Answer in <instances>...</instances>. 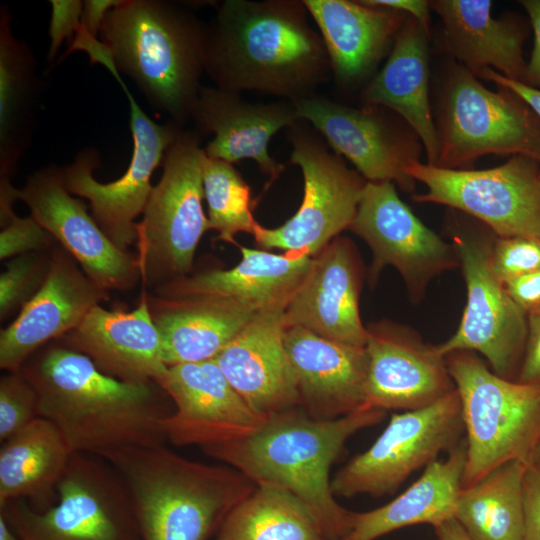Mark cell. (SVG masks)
I'll return each instance as SVG.
<instances>
[{
	"instance_id": "cell-12",
	"label": "cell",
	"mask_w": 540,
	"mask_h": 540,
	"mask_svg": "<svg viewBox=\"0 0 540 540\" xmlns=\"http://www.w3.org/2000/svg\"><path fill=\"white\" fill-rule=\"evenodd\" d=\"M464 433L456 389L425 407L394 413L374 443L334 475L332 491L344 498L393 494L414 471L452 450Z\"/></svg>"
},
{
	"instance_id": "cell-27",
	"label": "cell",
	"mask_w": 540,
	"mask_h": 540,
	"mask_svg": "<svg viewBox=\"0 0 540 540\" xmlns=\"http://www.w3.org/2000/svg\"><path fill=\"white\" fill-rule=\"evenodd\" d=\"M144 291L167 366L214 359L256 314L228 298H163Z\"/></svg>"
},
{
	"instance_id": "cell-30",
	"label": "cell",
	"mask_w": 540,
	"mask_h": 540,
	"mask_svg": "<svg viewBox=\"0 0 540 540\" xmlns=\"http://www.w3.org/2000/svg\"><path fill=\"white\" fill-rule=\"evenodd\" d=\"M428 33L414 18L398 31L391 54L365 90L367 102L397 112L421 139L428 164L436 165L440 141L428 97Z\"/></svg>"
},
{
	"instance_id": "cell-29",
	"label": "cell",
	"mask_w": 540,
	"mask_h": 540,
	"mask_svg": "<svg viewBox=\"0 0 540 540\" xmlns=\"http://www.w3.org/2000/svg\"><path fill=\"white\" fill-rule=\"evenodd\" d=\"M319 27L336 76L350 82L366 75L404 23L401 12L346 0L303 1Z\"/></svg>"
},
{
	"instance_id": "cell-47",
	"label": "cell",
	"mask_w": 540,
	"mask_h": 540,
	"mask_svg": "<svg viewBox=\"0 0 540 540\" xmlns=\"http://www.w3.org/2000/svg\"><path fill=\"white\" fill-rule=\"evenodd\" d=\"M361 3L373 6L383 7L394 11L407 13L410 17L416 19L429 34L430 2L423 0H366Z\"/></svg>"
},
{
	"instance_id": "cell-9",
	"label": "cell",
	"mask_w": 540,
	"mask_h": 540,
	"mask_svg": "<svg viewBox=\"0 0 540 540\" xmlns=\"http://www.w3.org/2000/svg\"><path fill=\"white\" fill-rule=\"evenodd\" d=\"M448 229L459 258L467 302L455 333L437 345L446 356L456 351L480 353L498 376L517 381L527 338V314L512 300L494 274V233L485 225L453 217Z\"/></svg>"
},
{
	"instance_id": "cell-3",
	"label": "cell",
	"mask_w": 540,
	"mask_h": 540,
	"mask_svg": "<svg viewBox=\"0 0 540 540\" xmlns=\"http://www.w3.org/2000/svg\"><path fill=\"white\" fill-rule=\"evenodd\" d=\"M304 4L225 1L206 28L205 70L221 90L302 98L325 76L328 54Z\"/></svg>"
},
{
	"instance_id": "cell-42",
	"label": "cell",
	"mask_w": 540,
	"mask_h": 540,
	"mask_svg": "<svg viewBox=\"0 0 540 540\" xmlns=\"http://www.w3.org/2000/svg\"><path fill=\"white\" fill-rule=\"evenodd\" d=\"M524 540H540V468L528 465L523 482Z\"/></svg>"
},
{
	"instance_id": "cell-23",
	"label": "cell",
	"mask_w": 540,
	"mask_h": 540,
	"mask_svg": "<svg viewBox=\"0 0 540 540\" xmlns=\"http://www.w3.org/2000/svg\"><path fill=\"white\" fill-rule=\"evenodd\" d=\"M58 340L87 356L102 373L123 382H156L168 369L144 290L134 310L96 305Z\"/></svg>"
},
{
	"instance_id": "cell-33",
	"label": "cell",
	"mask_w": 540,
	"mask_h": 540,
	"mask_svg": "<svg viewBox=\"0 0 540 540\" xmlns=\"http://www.w3.org/2000/svg\"><path fill=\"white\" fill-rule=\"evenodd\" d=\"M36 62L17 40L8 10L0 12V183L11 182L29 147L38 100Z\"/></svg>"
},
{
	"instance_id": "cell-26",
	"label": "cell",
	"mask_w": 540,
	"mask_h": 540,
	"mask_svg": "<svg viewBox=\"0 0 540 540\" xmlns=\"http://www.w3.org/2000/svg\"><path fill=\"white\" fill-rule=\"evenodd\" d=\"M192 117L200 130L214 134L204 149L208 157L229 163L252 159L271 180L283 166L270 157L268 144L298 119L294 106L249 104L236 93L208 87H201Z\"/></svg>"
},
{
	"instance_id": "cell-28",
	"label": "cell",
	"mask_w": 540,
	"mask_h": 540,
	"mask_svg": "<svg viewBox=\"0 0 540 540\" xmlns=\"http://www.w3.org/2000/svg\"><path fill=\"white\" fill-rule=\"evenodd\" d=\"M430 7L442 19L447 50L475 77L495 68L504 77L525 83V32L513 19L493 18L492 1L436 0Z\"/></svg>"
},
{
	"instance_id": "cell-11",
	"label": "cell",
	"mask_w": 540,
	"mask_h": 540,
	"mask_svg": "<svg viewBox=\"0 0 540 540\" xmlns=\"http://www.w3.org/2000/svg\"><path fill=\"white\" fill-rule=\"evenodd\" d=\"M406 173L426 192L413 200L448 206L475 218L495 236L540 238V162L513 155L484 170L446 169L418 160Z\"/></svg>"
},
{
	"instance_id": "cell-50",
	"label": "cell",
	"mask_w": 540,
	"mask_h": 540,
	"mask_svg": "<svg viewBox=\"0 0 540 540\" xmlns=\"http://www.w3.org/2000/svg\"><path fill=\"white\" fill-rule=\"evenodd\" d=\"M0 540H19L2 515H0Z\"/></svg>"
},
{
	"instance_id": "cell-7",
	"label": "cell",
	"mask_w": 540,
	"mask_h": 540,
	"mask_svg": "<svg viewBox=\"0 0 540 540\" xmlns=\"http://www.w3.org/2000/svg\"><path fill=\"white\" fill-rule=\"evenodd\" d=\"M204 155L197 134L182 130L165 152L161 178L136 225L135 258L148 292L189 275L209 230L202 206Z\"/></svg>"
},
{
	"instance_id": "cell-38",
	"label": "cell",
	"mask_w": 540,
	"mask_h": 540,
	"mask_svg": "<svg viewBox=\"0 0 540 540\" xmlns=\"http://www.w3.org/2000/svg\"><path fill=\"white\" fill-rule=\"evenodd\" d=\"M39 417L36 391L21 370L0 379V440L13 436Z\"/></svg>"
},
{
	"instance_id": "cell-37",
	"label": "cell",
	"mask_w": 540,
	"mask_h": 540,
	"mask_svg": "<svg viewBox=\"0 0 540 540\" xmlns=\"http://www.w3.org/2000/svg\"><path fill=\"white\" fill-rule=\"evenodd\" d=\"M52 249L11 258L0 275V320L4 321L39 291L51 267Z\"/></svg>"
},
{
	"instance_id": "cell-10",
	"label": "cell",
	"mask_w": 540,
	"mask_h": 540,
	"mask_svg": "<svg viewBox=\"0 0 540 540\" xmlns=\"http://www.w3.org/2000/svg\"><path fill=\"white\" fill-rule=\"evenodd\" d=\"M497 87V92L487 89L462 65L451 70L434 166L470 170L488 154L524 155L540 162V118L513 91Z\"/></svg>"
},
{
	"instance_id": "cell-36",
	"label": "cell",
	"mask_w": 540,
	"mask_h": 540,
	"mask_svg": "<svg viewBox=\"0 0 540 540\" xmlns=\"http://www.w3.org/2000/svg\"><path fill=\"white\" fill-rule=\"evenodd\" d=\"M202 178L209 230L218 232L219 240L234 244L236 234H252L257 222L250 208V188L232 163L205 154Z\"/></svg>"
},
{
	"instance_id": "cell-17",
	"label": "cell",
	"mask_w": 540,
	"mask_h": 540,
	"mask_svg": "<svg viewBox=\"0 0 540 540\" xmlns=\"http://www.w3.org/2000/svg\"><path fill=\"white\" fill-rule=\"evenodd\" d=\"M156 383L174 407L161 422L173 445L203 448L240 440L266 420L235 391L214 359L168 366Z\"/></svg>"
},
{
	"instance_id": "cell-48",
	"label": "cell",
	"mask_w": 540,
	"mask_h": 540,
	"mask_svg": "<svg viewBox=\"0 0 540 540\" xmlns=\"http://www.w3.org/2000/svg\"><path fill=\"white\" fill-rule=\"evenodd\" d=\"M121 0H85L81 13V26L92 36L98 37L109 11Z\"/></svg>"
},
{
	"instance_id": "cell-46",
	"label": "cell",
	"mask_w": 540,
	"mask_h": 540,
	"mask_svg": "<svg viewBox=\"0 0 540 540\" xmlns=\"http://www.w3.org/2000/svg\"><path fill=\"white\" fill-rule=\"evenodd\" d=\"M480 77L503 86L517 94L540 118V89L504 77L494 69L483 70Z\"/></svg>"
},
{
	"instance_id": "cell-51",
	"label": "cell",
	"mask_w": 540,
	"mask_h": 540,
	"mask_svg": "<svg viewBox=\"0 0 540 540\" xmlns=\"http://www.w3.org/2000/svg\"><path fill=\"white\" fill-rule=\"evenodd\" d=\"M529 465H533L540 468V441L533 452Z\"/></svg>"
},
{
	"instance_id": "cell-4",
	"label": "cell",
	"mask_w": 540,
	"mask_h": 540,
	"mask_svg": "<svg viewBox=\"0 0 540 540\" xmlns=\"http://www.w3.org/2000/svg\"><path fill=\"white\" fill-rule=\"evenodd\" d=\"M99 457L120 475L142 540H207L256 485L230 466L187 459L164 445Z\"/></svg>"
},
{
	"instance_id": "cell-8",
	"label": "cell",
	"mask_w": 540,
	"mask_h": 540,
	"mask_svg": "<svg viewBox=\"0 0 540 540\" xmlns=\"http://www.w3.org/2000/svg\"><path fill=\"white\" fill-rule=\"evenodd\" d=\"M0 515L19 540H142L124 481L93 454H72L49 508L12 500Z\"/></svg>"
},
{
	"instance_id": "cell-24",
	"label": "cell",
	"mask_w": 540,
	"mask_h": 540,
	"mask_svg": "<svg viewBox=\"0 0 540 540\" xmlns=\"http://www.w3.org/2000/svg\"><path fill=\"white\" fill-rule=\"evenodd\" d=\"M241 261L231 269H211L156 288L163 298L214 296L232 299L256 313L284 311L307 276L312 257L274 254L239 246Z\"/></svg>"
},
{
	"instance_id": "cell-15",
	"label": "cell",
	"mask_w": 540,
	"mask_h": 540,
	"mask_svg": "<svg viewBox=\"0 0 540 540\" xmlns=\"http://www.w3.org/2000/svg\"><path fill=\"white\" fill-rule=\"evenodd\" d=\"M349 229L371 249V283L392 266L414 302L422 299L435 277L460 266L454 246L413 214L392 182L366 183Z\"/></svg>"
},
{
	"instance_id": "cell-43",
	"label": "cell",
	"mask_w": 540,
	"mask_h": 540,
	"mask_svg": "<svg viewBox=\"0 0 540 540\" xmlns=\"http://www.w3.org/2000/svg\"><path fill=\"white\" fill-rule=\"evenodd\" d=\"M517 381L540 385V308L527 314V338Z\"/></svg>"
},
{
	"instance_id": "cell-21",
	"label": "cell",
	"mask_w": 540,
	"mask_h": 540,
	"mask_svg": "<svg viewBox=\"0 0 540 540\" xmlns=\"http://www.w3.org/2000/svg\"><path fill=\"white\" fill-rule=\"evenodd\" d=\"M283 314L284 311L256 313L214 358L235 391L265 419L300 407L284 344Z\"/></svg>"
},
{
	"instance_id": "cell-14",
	"label": "cell",
	"mask_w": 540,
	"mask_h": 540,
	"mask_svg": "<svg viewBox=\"0 0 540 540\" xmlns=\"http://www.w3.org/2000/svg\"><path fill=\"white\" fill-rule=\"evenodd\" d=\"M291 142V162L304 179L302 203L283 225L266 228L256 223L252 235L263 249L314 257L350 228L367 181L309 135L294 133Z\"/></svg>"
},
{
	"instance_id": "cell-31",
	"label": "cell",
	"mask_w": 540,
	"mask_h": 540,
	"mask_svg": "<svg viewBox=\"0 0 540 540\" xmlns=\"http://www.w3.org/2000/svg\"><path fill=\"white\" fill-rule=\"evenodd\" d=\"M466 455L464 437L446 458L430 463L415 482L387 504L365 512L352 511L350 529L342 540H375L405 527H435L453 518Z\"/></svg>"
},
{
	"instance_id": "cell-32",
	"label": "cell",
	"mask_w": 540,
	"mask_h": 540,
	"mask_svg": "<svg viewBox=\"0 0 540 540\" xmlns=\"http://www.w3.org/2000/svg\"><path fill=\"white\" fill-rule=\"evenodd\" d=\"M72 451L57 427L37 417L9 437L0 449V507L12 500H30L36 510L57 501V486Z\"/></svg>"
},
{
	"instance_id": "cell-40",
	"label": "cell",
	"mask_w": 540,
	"mask_h": 540,
	"mask_svg": "<svg viewBox=\"0 0 540 540\" xmlns=\"http://www.w3.org/2000/svg\"><path fill=\"white\" fill-rule=\"evenodd\" d=\"M0 259L32 251H48L58 242L31 215L18 217L13 208L0 211Z\"/></svg>"
},
{
	"instance_id": "cell-20",
	"label": "cell",
	"mask_w": 540,
	"mask_h": 540,
	"mask_svg": "<svg viewBox=\"0 0 540 540\" xmlns=\"http://www.w3.org/2000/svg\"><path fill=\"white\" fill-rule=\"evenodd\" d=\"M363 269L353 242L334 238L312 257L310 270L284 310L286 327H302L329 340L365 347L367 327L359 300Z\"/></svg>"
},
{
	"instance_id": "cell-2",
	"label": "cell",
	"mask_w": 540,
	"mask_h": 540,
	"mask_svg": "<svg viewBox=\"0 0 540 540\" xmlns=\"http://www.w3.org/2000/svg\"><path fill=\"white\" fill-rule=\"evenodd\" d=\"M386 411L361 408L331 420H317L300 407L267 418L240 440L201 448L236 469L256 486L285 490L303 502L318 520L326 540H342L352 511L332 491L330 469L348 439L377 425Z\"/></svg>"
},
{
	"instance_id": "cell-13",
	"label": "cell",
	"mask_w": 540,
	"mask_h": 540,
	"mask_svg": "<svg viewBox=\"0 0 540 540\" xmlns=\"http://www.w3.org/2000/svg\"><path fill=\"white\" fill-rule=\"evenodd\" d=\"M118 83L130 105L133 153L127 170L115 181L98 182L93 172L100 166V158L92 148L82 150L70 165L60 168L66 190L86 198L101 230L115 246L127 251L137 240L136 219L143 214L152 192L151 176L181 129L172 122H154L137 104L123 79Z\"/></svg>"
},
{
	"instance_id": "cell-44",
	"label": "cell",
	"mask_w": 540,
	"mask_h": 540,
	"mask_svg": "<svg viewBox=\"0 0 540 540\" xmlns=\"http://www.w3.org/2000/svg\"><path fill=\"white\" fill-rule=\"evenodd\" d=\"M512 300L526 313L540 308V269L505 282Z\"/></svg>"
},
{
	"instance_id": "cell-18",
	"label": "cell",
	"mask_w": 540,
	"mask_h": 540,
	"mask_svg": "<svg viewBox=\"0 0 540 540\" xmlns=\"http://www.w3.org/2000/svg\"><path fill=\"white\" fill-rule=\"evenodd\" d=\"M365 407L409 411L455 390L446 358L410 327L383 320L367 327Z\"/></svg>"
},
{
	"instance_id": "cell-19",
	"label": "cell",
	"mask_w": 540,
	"mask_h": 540,
	"mask_svg": "<svg viewBox=\"0 0 540 540\" xmlns=\"http://www.w3.org/2000/svg\"><path fill=\"white\" fill-rule=\"evenodd\" d=\"M107 299L109 292L94 283L57 244L44 284L0 332V368L21 370L40 348L72 331L94 306Z\"/></svg>"
},
{
	"instance_id": "cell-34",
	"label": "cell",
	"mask_w": 540,
	"mask_h": 540,
	"mask_svg": "<svg viewBox=\"0 0 540 540\" xmlns=\"http://www.w3.org/2000/svg\"><path fill=\"white\" fill-rule=\"evenodd\" d=\"M528 463H504L462 488L454 519L473 540H524L523 482Z\"/></svg>"
},
{
	"instance_id": "cell-25",
	"label": "cell",
	"mask_w": 540,
	"mask_h": 540,
	"mask_svg": "<svg viewBox=\"0 0 540 540\" xmlns=\"http://www.w3.org/2000/svg\"><path fill=\"white\" fill-rule=\"evenodd\" d=\"M294 108L297 117L321 132L367 182H396L403 191L414 190L416 181L406 167L417 159L373 112L319 97H302Z\"/></svg>"
},
{
	"instance_id": "cell-35",
	"label": "cell",
	"mask_w": 540,
	"mask_h": 540,
	"mask_svg": "<svg viewBox=\"0 0 540 540\" xmlns=\"http://www.w3.org/2000/svg\"><path fill=\"white\" fill-rule=\"evenodd\" d=\"M217 540H326L311 510L291 493L260 485L222 522Z\"/></svg>"
},
{
	"instance_id": "cell-39",
	"label": "cell",
	"mask_w": 540,
	"mask_h": 540,
	"mask_svg": "<svg viewBox=\"0 0 540 540\" xmlns=\"http://www.w3.org/2000/svg\"><path fill=\"white\" fill-rule=\"evenodd\" d=\"M491 267L503 284L540 269V238L495 236L490 255Z\"/></svg>"
},
{
	"instance_id": "cell-1",
	"label": "cell",
	"mask_w": 540,
	"mask_h": 540,
	"mask_svg": "<svg viewBox=\"0 0 540 540\" xmlns=\"http://www.w3.org/2000/svg\"><path fill=\"white\" fill-rule=\"evenodd\" d=\"M21 371L36 391L39 416L57 427L72 453L100 456L167 441L161 422L174 408L156 382L112 378L60 340L40 348Z\"/></svg>"
},
{
	"instance_id": "cell-16",
	"label": "cell",
	"mask_w": 540,
	"mask_h": 540,
	"mask_svg": "<svg viewBox=\"0 0 540 540\" xmlns=\"http://www.w3.org/2000/svg\"><path fill=\"white\" fill-rule=\"evenodd\" d=\"M16 197L99 287L127 291L141 282L135 256L115 246L87 206L66 190L61 168L48 166L34 172L16 189Z\"/></svg>"
},
{
	"instance_id": "cell-49",
	"label": "cell",
	"mask_w": 540,
	"mask_h": 540,
	"mask_svg": "<svg viewBox=\"0 0 540 540\" xmlns=\"http://www.w3.org/2000/svg\"><path fill=\"white\" fill-rule=\"evenodd\" d=\"M433 528L437 540H473L454 518H450Z\"/></svg>"
},
{
	"instance_id": "cell-6",
	"label": "cell",
	"mask_w": 540,
	"mask_h": 540,
	"mask_svg": "<svg viewBox=\"0 0 540 540\" xmlns=\"http://www.w3.org/2000/svg\"><path fill=\"white\" fill-rule=\"evenodd\" d=\"M459 395L467 455L462 488L498 466L530 464L540 441V385L496 375L474 352L445 356Z\"/></svg>"
},
{
	"instance_id": "cell-45",
	"label": "cell",
	"mask_w": 540,
	"mask_h": 540,
	"mask_svg": "<svg viewBox=\"0 0 540 540\" xmlns=\"http://www.w3.org/2000/svg\"><path fill=\"white\" fill-rule=\"evenodd\" d=\"M534 30V48L527 64L525 84L540 89V0L520 1Z\"/></svg>"
},
{
	"instance_id": "cell-22",
	"label": "cell",
	"mask_w": 540,
	"mask_h": 540,
	"mask_svg": "<svg viewBox=\"0 0 540 540\" xmlns=\"http://www.w3.org/2000/svg\"><path fill=\"white\" fill-rule=\"evenodd\" d=\"M284 344L300 408L308 416L331 420L366 408L365 347L329 340L297 326L285 328Z\"/></svg>"
},
{
	"instance_id": "cell-41",
	"label": "cell",
	"mask_w": 540,
	"mask_h": 540,
	"mask_svg": "<svg viewBox=\"0 0 540 540\" xmlns=\"http://www.w3.org/2000/svg\"><path fill=\"white\" fill-rule=\"evenodd\" d=\"M51 19L49 25L50 46L48 60L53 61L62 42L70 40L81 26L83 1L52 0Z\"/></svg>"
},
{
	"instance_id": "cell-5",
	"label": "cell",
	"mask_w": 540,
	"mask_h": 540,
	"mask_svg": "<svg viewBox=\"0 0 540 540\" xmlns=\"http://www.w3.org/2000/svg\"><path fill=\"white\" fill-rule=\"evenodd\" d=\"M119 71L156 111L180 126L192 117L205 62L206 28L175 5L121 0L100 31Z\"/></svg>"
}]
</instances>
